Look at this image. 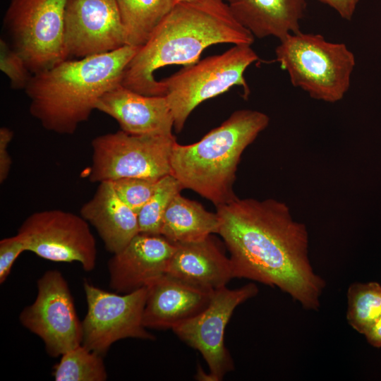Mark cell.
Returning a JSON list of instances; mask_svg holds the SVG:
<instances>
[{
	"instance_id": "obj_6",
	"label": "cell",
	"mask_w": 381,
	"mask_h": 381,
	"mask_svg": "<svg viewBox=\"0 0 381 381\" xmlns=\"http://www.w3.org/2000/svg\"><path fill=\"white\" fill-rule=\"evenodd\" d=\"M259 59L249 44H234L221 54L186 66L162 80L174 128L179 133L200 103L221 95L235 85L241 86L246 97L250 89L244 78L246 68Z\"/></svg>"
},
{
	"instance_id": "obj_2",
	"label": "cell",
	"mask_w": 381,
	"mask_h": 381,
	"mask_svg": "<svg viewBox=\"0 0 381 381\" xmlns=\"http://www.w3.org/2000/svg\"><path fill=\"white\" fill-rule=\"evenodd\" d=\"M253 42V34L236 20L224 0L177 2L128 64L121 84L142 95L164 96L163 83L155 78L157 69L194 64L210 45Z\"/></svg>"
},
{
	"instance_id": "obj_1",
	"label": "cell",
	"mask_w": 381,
	"mask_h": 381,
	"mask_svg": "<svg viewBox=\"0 0 381 381\" xmlns=\"http://www.w3.org/2000/svg\"><path fill=\"white\" fill-rule=\"evenodd\" d=\"M217 213L234 278L277 287L303 308L319 310L326 282L310 263L306 225L286 203L236 198L217 207Z\"/></svg>"
},
{
	"instance_id": "obj_29",
	"label": "cell",
	"mask_w": 381,
	"mask_h": 381,
	"mask_svg": "<svg viewBox=\"0 0 381 381\" xmlns=\"http://www.w3.org/2000/svg\"><path fill=\"white\" fill-rule=\"evenodd\" d=\"M334 9L344 19L350 20L359 0H318Z\"/></svg>"
},
{
	"instance_id": "obj_7",
	"label": "cell",
	"mask_w": 381,
	"mask_h": 381,
	"mask_svg": "<svg viewBox=\"0 0 381 381\" xmlns=\"http://www.w3.org/2000/svg\"><path fill=\"white\" fill-rule=\"evenodd\" d=\"M175 136L133 135L121 130L95 138L91 143L89 180L93 183L123 178L162 179L171 174Z\"/></svg>"
},
{
	"instance_id": "obj_9",
	"label": "cell",
	"mask_w": 381,
	"mask_h": 381,
	"mask_svg": "<svg viewBox=\"0 0 381 381\" xmlns=\"http://www.w3.org/2000/svg\"><path fill=\"white\" fill-rule=\"evenodd\" d=\"M83 288L87 310L82 321V344L86 348L104 356L119 340L155 339L143 321L147 287L119 294L85 282Z\"/></svg>"
},
{
	"instance_id": "obj_8",
	"label": "cell",
	"mask_w": 381,
	"mask_h": 381,
	"mask_svg": "<svg viewBox=\"0 0 381 381\" xmlns=\"http://www.w3.org/2000/svg\"><path fill=\"white\" fill-rule=\"evenodd\" d=\"M68 0H11L4 25L12 47L35 74L66 59L64 14Z\"/></svg>"
},
{
	"instance_id": "obj_4",
	"label": "cell",
	"mask_w": 381,
	"mask_h": 381,
	"mask_svg": "<svg viewBox=\"0 0 381 381\" xmlns=\"http://www.w3.org/2000/svg\"><path fill=\"white\" fill-rule=\"evenodd\" d=\"M269 116L252 109L237 110L219 126L190 145L175 143L171 174L218 207L236 199L233 185L242 153L264 131Z\"/></svg>"
},
{
	"instance_id": "obj_26",
	"label": "cell",
	"mask_w": 381,
	"mask_h": 381,
	"mask_svg": "<svg viewBox=\"0 0 381 381\" xmlns=\"http://www.w3.org/2000/svg\"><path fill=\"white\" fill-rule=\"evenodd\" d=\"M0 69L10 80L14 90L25 89L32 73L22 56L2 38L0 40Z\"/></svg>"
},
{
	"instance_id": "obj_20",
	"label": "cell",
	"mask_w": 381,
	"mask_h": 381,
	"mask_svg": "<svg viewBox=\"0 0 381 381\" xmlns=\"http://www.w3.org/2000/svg\"><path fill=\"white\" fill-rule=\"evenodd\" d=\"M217 213L207 211L199 202L177 194L169 203L163 218L161 235L174 244L203 240L218 234Z\"/></svg>"
},
{
	"instance_id": "obj_5",
	"label": "cell",
	"mask_w": 381,
	"mask_h": 381,
	"mask_svg": "<svg viewBox=\"0 0 381 381\" xmlns=\"http://www.w3.org/2000/svg\"><path fill=\"white\" fill-rule=\"evenodd\" d=\"M279 41L276 60L287 71L294 87L325 102L343 99L356 65L355 56L345 44L301 32L289 34Z\"/></svg>"
},
{
	"instance_id": "obj_27",
	"label": "cell",
	"mask_w": 381,
	"mask_h": 381,
	"mask_svg": "<svg viewBox=\"0 0 381 381\" xmlns=\"http://www.w3.org/2000/svg\"><path fill=\"white\" fill-rule=\"evenodd\" d=\"M26 251L25 242L17 234L16 236L4 238L0 241V283L5 282L11 267L18 257Z\"/></svg>"
},
{
	"instance_id": "obj_28",
	"label": "cell",
	"mask_w": 381,
	"mask_h": 381,
	"mask_svg": "<svg viewBox=\"0 0 381 381\" xmlns=\"http://www.w3.org/2000/svg\"><path fill=\"white\" fill-rule=\"evenodd\" d=\"M13 137V132L7 127L0 128V183H4L8 178L11 158L8 152V145Z\"/></svg>"
},
{
	"instance_id": "obj_17",
	"label": "cell",
	"mask_w": 381,
	"mask_h": 381,
	"mask_svg": "<svg viewBox=\"0 0 381 381\" xmlns=\"http://www.w3.org/2000/svg\"><path fill=\"white\" fill-rule=\"evenodd\" d=\"M175 245L167 274L212 291L225 286L234 278L230 258L212 235L199 241Z\"/></svg>"
},
{
	"instance_id": "obj_3",
	"label": "cell",
	"mask_w": 381,
	"mask_h": 381,
	"mask_svg": "<svg viewBox=\"0 0 381 381\" xmlns=\"http://www.w3.org/2000/svg\"><path fill=\"white\" fill-rule=\"evenodd\" d=\"M138 49L125 45L107 53L66 59L32 74L25 89L30 114L49 131L73 134L96 109L100 97L121 83Z\"/></svg>"
},
{
	"instance_id": "obj_23",
	"label": "cell",
	"mask_w": 381,
	"mask_h": 381,
	"mask_svg": "<svg viewBox=\"0 0 381 381\" xmlns=\"http://www.w3.org/2000/svg\"><path fill=\"white\" fill-rule=\"evenodd\" d=\"M53 375L56 381H104L107 379L103 356L83 344L61 356Z\"/></svg>"
},
{
	"instance_id": "obj_16",
	"label": "cell",
	"mask_w": 381,
	"mask_h": 381,
	"mask_svg": "<svg viewBox=\"0 0 381 381\" xmlns=\"http://www.w3.org/2000/svg\"><path fill=\"white\" fill-rule=\"evenodd\" d=\"M214 291L165 274L147 287L143 325L150 329H172L202 311Z\"/></svg>"
},
{
	"instance_id": "obj_25",
	"label": "cell",
	"mask_w": 381,
	"mask_h": 381,
	"mask_svg": "<svg viewBox=\"0 0 381 381\" xmlns=\"http://www.w3.org/2000/svg\"><path fill=\"white\" fill-rule=\"evenodd\" d=\"M160 179L123 178L111 182L121 200L138 214L155 193Z\"/></svg>"
},
{
	"instance_id": "obj_15",
	"label": "cell",
	"mask_w": 381,
	"mask_h": 381,
	"mask_svg": "<svg viewBox=\"0 0 381 381\" xmlns=\"http://www.w3.org/2000/svg\"><path fill=\"white\" fill-rule=\"evenodd\" d=\"M96 109L115 119L133 135H171L174 118L165 96H148L121 83L104 94Z\"/></svg>"
},
{
	"instance_id": "obj_12",
	"label": "cell",
	"mask_w": 381,
	"mask_h": 381,
	"mask_svg": "<svg viewBox=\"0 0 381 381\" xmlns=\"http://www.w3.org/2000/svg\"><path fill=\"white\" fill-rule=\"evenodd\" d=\"M258 293L254 283L235 289L223 286L214 291L202 311L172 328L178 337L202 354L209 367L207 380L220 381L234 370L233 360L224 344L225 329L235 308Z\"/></svg>"
},
{
	"instance_id": "obj_30",
	"label": "cell",
	"mask_w": 381,
	"mask_h": 381,
	"mask_svg": "<svg viewBox=\"0 0 381 381\" xmlns=\"http://www.w3.org/2000/svg\"><path fill=\"white\" fill-rule=\"evenodd\" d=\"M363 335L371 346L376 348H381V315L368 329Z\"/></svg>"
},
{
	"instance_id": "obj_10",
	"label": "cell",
	"mask_w": 381,
	"mask_h": 381,
	"mask_svg": "<svg viewBox=\"0 0 381 381\" xmlns=\"http://www.w3.org/2000/svg\"><path fill=\"white\" fill-rule=\"evenodd\" d=\"M34 302L19 315L20 323L44 342L47 353L56 358L82 344V322L68 283L56 270L46 271L37 282Z\"/></svg>"
},
{
	"instance_id": "obj_14",
	"label": "cell",
	"mask_w": 381,
	"mask_h": 381,
	"mask_svg": "<svg viewBox=\"0 0 381 381\" xmlns=\"http://www.w3.org/2000/svg\"><path fill=\"white\" fill-rule=\"evenodd\" d=\"M176 245L162 235L137 234L108 262L109 286L119 294L147 287L167 274Z\"/></svg>"
},
{
	"instance_id": "obj_18",
	"label": "cell",
	"mask_w": 381,
	"mask_h": 381,
	"mask_svg": "<svg viewBox=\"0 0 381 381\" xmlns=\"http://www.w3.org/2000/svg\"><path fill=\"white\" fill-rule=\"evenodd\" d=\"M80 215L96 229L109 252L115 254L139 234L137 213L116 193L111 181H102Z\"/></svg>"
},
{
	"instance_id": "obj_13",
	"label": "cell",
	"mask_w": 381,
	"mask_h": 381,
	"mask_svg": "<svg viewBox=\"0 0 381 381\" xmlns=\"http://www.w3.org/2000/svg\"><path fill=\"white\" fill-rule=\"evenodd\" d=\"M127 45L116 0H68L64 14L66 58H84Z\"/></svg>"
},
{
	"instance_id": "obj_22",
	"label": "cell",
	"mask_w": 381,
	"mask_h": 381,
	"mask_svg": "<svg viewBox=\"0 0 381 381\" xmlns=\"http://www.w3.org/2000/svg\"><path fill=\"white\" fill-rule=\"evenodd\" d=\"M380 315L381 285L375 282L351 284L347 290L348 324L364 334Z\"/></svg>"
},
{
	"instance_id": "obj_11",
	"label": "cell",
	"mask_w": 381,
	"mask_h": 381,
	"mask_svg": "<svg viewBox=\"0 0 381 381\" xmlns=\"http://www.w3.org/2000/svg\"><path fill=\"white\" fill-rule=\"evenodd\" d=\"M26 251L47 260L79 262L90 272L96 265V241L88 222L80 215L60 210L36 212L28 216L18 233Z\"/></svg>"
},
{
	"instance_id": "obj_19",
	"label": "cell",
	"mask_w": 381,
	"mask_h": 381,
	"mask_svg": "<svg viewBox=\"0 0 381 381\" xmlns=\"http://www.w3.org/2000/svg\"><path fill=\"white\" fill-rule=\"evenodd\" d=\"M233 16L254 37L279 40L298 33L305 15L306 0H224Z\"/></svg>"
},
{
	"instance_id": "obj_21",
	"label": "cell",
	"mask_w": 381,
	"mask_h": 381,
	"mask_svg": "<svg viewBox=\"0 0 381 381\" xmlns=\"http://www.w3.org/2000/svg\"><path fill=\"white\" fill-rule=\"evenodd\" d=\"M127 45L140 48L172 10L174 0H116Z\"/></svg>"
},
{
	"instance_id": "obj_31",
	"label": "cell",
	"mask_w": 381,
	"mask_h": 381,
	"mask_svg": "<svg viewBox=\"0 0 381 381\" xmlns=\"http://www.w3.org/2000/svg\"><path fill=\"white\" fill-rule=\"evenodd\" d=\"M176 3L177 2H187V1H192L195 0H174Z\"/></svg>"
},
{
	"instance_id": "obj_24",
	"label": "cell",
	"mask_w": 381,
	"mask_h": 381,
	"mask_svg": "<svg viewBox=\"0 0 381 381\" xmlns=\"http://www.w3.org/2000/svg\"><path fill=\"white\" fill-rule=\"evenodd\" d=\"M182 189V185L172 174L159 180L155 193L137 214L139 234L161 235L165 212Z\"/></svg>"
}]
</instances>
